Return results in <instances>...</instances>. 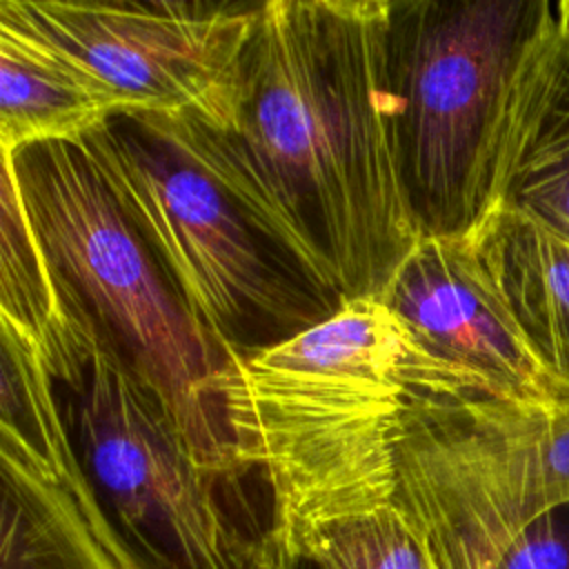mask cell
<instances>
[{
    "label": "cell",
    "mask_w": 569,
    "mask_h": 569,
    "mask_svg": "<svg viewBox=\"0 0 569 569\" xmlns=\"http://www.w3.org/2000/svg\"><path fill=\"white\" fill-rule=\"evenodd\" d=\"M389 0H267L220 124L160 116L327 300L380 296L422 238L398 153Z\"/></svg>",
    "instance_id": "obj_1"
},
{
    "label": "cell",
    "mask_w": 569,
    "mask_h": 569,
    "mask_svg": "<svg viewBox=\"0 0 569 569\" xmlns=\"http://www.w3.org/2000/svg\"><path fill=\"white\" fill-rule=\"evenodd\" d=\"M460 393L480 389L376 296L342 300L271 347L224 356L209 382L233 458L269 487L280 531L391 502L407 413L422 398Z\"/></svg>",
    "instance_id": "obj_2"
},
{
    "label": "cell",
    "mask_w": 569,
    "mask_h": 569,
    "mask_svg": "<svg viewBox=\"0 0 569 569\" xmlns=\"http://www.w3.org/2000/svg\"><path fill=\"white\" fill-rule=\"evenodd\" d=\"M553 27L547 0L391 2L398 153L422 236H473L496 209L518 91Z\"/></svg>",
    "instance_id": "obj_3"
},
{
    "label": "cell",
    "mask_w": 569,
    "mask_h": 569,
    "mask_svg": "<svg viewBox=\"0 0 569 569\" xmlns=\"http://www.w3.org/2000/svg\"><path fill=\"white\" fill-rule=\"evenodd\" d=\"M2 156L71 302L162 400L213 471L247 476L209 400L224 356L196 325L82 144L56 140Z\"/></svg>",
    "instance_id": "obj_4"
},
{
    "label": "cell",
    "mask_w": 569,
    "mask_h": 569,
    "mask_svg": "<svg viewBox=\"0 0 569 569\" xmlns=\"http://www.w3.org/2000/svg\"><path fill=\"white\" fill-rule=\"evenodd\" d=\"M76 456L136 569H289L278 520L213 471L98 333L56 382Z\"/></svg>",
    "instance_id": "obj_5"
},
{
    "label": "cell",
    "mask_w": 569,
    "mask_h": 569,
    "mask_svg": "<svg viewBox=\"0 0 569 569\" xmlns=\"http://www.w3.org/2000/svg\"><path fill=\"white\" fill-rule=\"evenodd\" d=\"M78 142L222 356L282 342L340 307L253 227L160 116H111Z\"/></svg>",
    "instance_id": "obj_6"
},
{
    "label": "cell",
    "mask_w": 569,
    "mask_h": 569,
    "mask_svg": "<svg viewBox=\"0 0 569 569\" xmlns=\"http://www.w3.org/2000/svg\"><path fill=\"white\" fill-rule=\"evenodd\" d=\"M113 100L118 116L220 124L262 2L0 0Z\"/></svg>",
    "instance_id": "obj_7"
},
{
    "label": "cell",
    "mask_w": 569,
    "mask_h": 569,
    "mask_svg": "<svg viewBox=\"0 0 569 569\" xmlns=\"http://www.w3.org/2000/svg\"><path fill=\"white\" fill-rule=\"evenodd\" d=\"M2 569H136L89 482L38 345L2 322Z\"/></svg>",
    "instance_id": "obj_8"
},
{
    "label": "cell",
    "mask_w": 569,
    "mask_h": 569,
    "mask_svg": "<svg viewBox=\"0 0 569 569\" xmlns=\"http://www.w3.org/2000/svg\"><path fill=\"white\" fill-rule=\"evenodd\" d=\"M436 358L480 393L527 407L558 405L493 284L473 236H422L378 296Z\"/></svg>",
    "instance_id": "obj_9"
},
{
    "label": "cell",
    "mask_w": 569,
    "mask_h": 569,
    "mask_svg": "<svg viewBox=\"0 0 569 569\" xmlns=\"http://www.w3.org/2000/svg\"><path fill=\"white\" fill-rule=\"evenodd\" d=\"M473 242L531 356L569 402V240L496 207Z\"/></svg>",
    "instance_id": "obj_10"
},
{
    "label": "cell",
    "mask_w": 569,
    "mask_h": 569,
    "mask_svg": "<svg viewBox=\"0 0 569 569\" xmlns=\"http://www.w3.org/2000/svg\"><path fill=\"white\" fill-rule=\"evenodd\" d=\"M496 207L520 211L569 240V38L558 27L525 71Z\"/></svg>",
    "instance_id": "obj_11"
},
{
    "label": "cell",
    "mask_w": 569,
    "mask_h": 569,
    "mask_svg": "<svg viewBox=\"0 0 569 569\" xmlns=\"http://www.w3.org/2000/svg\"><path fill=\"white\" fill-rule=\"evenodd\" d=\"M111 116L113 100L84 69L0 7V151L73 142Z\"/></svg>",
    "instance_id": "obj_12"
},
{
    "label": "cell",
    "mask_w": 569,
    "mask_h": 569,
    "mask_svg": "<svg viewBox=\"0 0 569 569\" xmlns=\"http://www.w3.org/2000/svg\"><path fill=\"white\" fill-rule=\"evenodd\" d=\"M287 556L302 569H436L407 513L391 502L289 525Z\"/></svg>",
    "instance_id": "obj_13"
},
{
    "label": "cell",
    "mask_w": 569,
    "mask_h": 569,
    "mask_svg": "<svg viewBox=\"0 0 569 569\" xmlns=\"http://www.w3.org/2000/svg\"><path fill=\"white\" fill-rule=\"evenodd\" d=\"M520 467L542 511L569 505V402L527 407L511 402Z\"/></svg>",
    "instance_id": "obj_14"
},
{
    "label": "cell",
    "mask_w": 569,
    "mask_h": 569,
    "mask_svg": "<svg viewBox=\"0 0 569 569\" xmlns=\"http://www.w3.org/2000/svg\"><path fill=\"white\" fill-rule=\"evenodd\" d=\"M556 27L569 38V0H560L556 4Z\"/></svg>",
    "instance_id": "obj_15"
},
{
    "label": "cell",
    "mask_w": 569,
    "mask_h": 569,
    "mask_svg": "<svg viewBox=\"0 0 569 569\" xmlns=\"http://www.w3.org/2000/svg\"><path fill=\"white\" fill-rule=\"evenodd\" d=\"M289 569H302L300 565H298V560H293V558H289Z\"/></svg>",
    "instance_id": "obj_16"
}]
</instances>
